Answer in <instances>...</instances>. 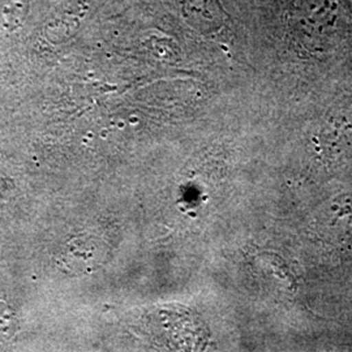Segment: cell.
<instances>
[{
	"label": "cell",
	"mask_w": 352,
	"mask_h": 352,
	"mask_svg": "<svg viewBox=\"0 0 352 352\" xmlns=\"http://www.w3.org/2000/svg\"><path fill=\"white\" fill-rule=\"evenodd\" d=\"M182 16L202 33L215 32L225 24L226 14L218 0H176Z\"/></svg>",
	"instance_id": "6da1fadb"
},
{
	"label": "cell",
	"mask_w": 352,
	"mask_h": 352,
	"mask_svg": "<svg viewBox=\"0 0 352 352\" xmlns=\"http://www.w3.org/2000/svg\"><path fill=\"white\" fill-rule=\"evenodd\" d=\"M1 16L7 26L20 25L26 14V0H0Z\"/></svg>",
	"instance_id": "7a4b0ae2"
}]
</instances>
